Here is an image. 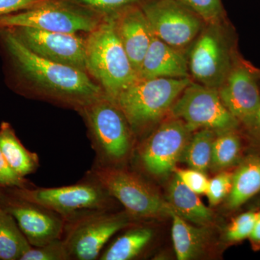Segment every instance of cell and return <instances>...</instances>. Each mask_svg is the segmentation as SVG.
Segmentation results:
<instances>
[{"mask_svg": "<svg viewBox=\"0 0 260 260\" xmlns=\"http://www.w3.org/2000/svg\"><path fill=\"white\" fill-rule=\"evenodd\" d=\"M0 37L17 74L39 96L80 111L106 95L87 72L38 56L11 29L0 28Z\"/></svg>", "mask_w": 260, "mask_h": 260, "instance_id": "obj_1", "label": "cell"}, {"mask_svg": "<svg viewBox=\"0 0 260 260\" xmlns=\"http://www.w3.org/2000/svg\"><path fill=\"white\" fill-rule=\"evenodd\" d=\"M85 70L114 102L139 79L118 37L112 17L89 32L85 40Z\"/></svg>", "mask_w": 260, "mask_h": 260, "instance_id": "obj_2", "label": "cell"}, {"mask_svg": "<svg viewBox=\"0 0 260 260\" xmlns=\"http://www.w3.org/2000/svg\"><path fill=\"white\" fill-rule=\"evenodd\" d=\"M191 82L189 78L138 79L119 94L114 102L132 129H144L170 112Z\"/></svg>", "mask_w": 260, "mask_h": 260, "instance_id": "obj_3", "label": "cell"}, {"mask_svg": "<svg viewBox=\"0 0 260 260\" xmlns=\"http://www.w3.org/2000/svg\"><path fill=\"white\" fill-rule=\"evenodd\" d=\"M91 175L108 194L120 202L132 217H170L174 211L167 201L135 173L98 164L92 170Z\"/></svg>", "mask_w": 260, "mask_h": 260, "instance_id": "obj_4", "label": "cell"}, {"mask_svg": "<svg viewBox=\"0 0 260 260\" xmlns=\"http://www.w3.org/2000/svg\"><path fill=\"white\" fill-rule=\"evenodd\" d=\"M206 24L191 44L188 68L195 83L218 89L226 79L237 56L223 25Z\"/></svg>", "mask_w": 260, "mask_h": 260, "instance_id": "obj_5", "label": "cell"}, {"mask_svg": "<svg viewBox=\"0 0 260 260\" xmlns=\"http://www.w3.org/2000/svg\"><path fill=\"white\" fill-rule=\"evenodd\" d=\"M80 112L88 124L98 160L116 162L128 156L132 148V129L112 99L104 95Z\"/></svg>", "mask_w": 260, "mask_h": 260, "instance_id": "obj_6", "label": "cell"}, {"mask_svg": "<svg viewBox=\"0 0 260 260\" xmlns=\"http://www.w3.org/2000/svg\"><path fill=\"white\" fill-rule=\"evenodd\" d=\"M12 194L16 199L54 212L68 221L87 214L104 211L110 196L93 179L61 187H15Z\"/></svg>", "mask_w": 260, "mask_h": 260, "instance_id": "obj_7", "label": "cell"}, {"mask_svg": "<svg viewBox=\"0 0 260 260\" xmlns=\"http://www.w3.org/2000/svg\"><path fill=\"white\" fill-rule=\"evenodd\" d=\"M99 24L90 13L57 0H43L28 9L0 17V28L30 27L68 34L90 32Z\"/></svg>", "mask_w": 260, "mask_h": 260, "instance_id": "obj_8", "label": "cell"}, {"mask_svg": "<svg viewBox=\"0 0 260 260\" xmlns=\"http://www.w3.org/2000/svg\"><path fill=\"white\" fill-rule=\"evenodd\" d=\"M130 217L125 213L95 212L70 220L64 240L69 259H99L104 246L121 229L129 226Z\"/></svg>", "mask_w": 260, "mask_h": 260, "instance_id": "obj_9", "label": "cell"}, {"mask_svg": "<svg viewBox=\"0 0 260 260\" xmlns=\"http://www.w3.org/2000/svg\"><path fill=\"white\" fill-rule=\"evenodd\" d=\"M172 117L184 121L193 129H237L240 123L228 111L218 89L191 82L170 109Z\"/></svg>", "mask_w": 260, "mask_h": 260, "instance_id": "obj_10", "label": "cell"}, {"mask_svg": "<svg viewBox=\"0 0 260 260\" xmlns=\"http://www.w3.org/2000/svg\"><path fill=\"white\" fill-rule=\"evenodd\" d=\"M142 10L154 35L181 50L191 45L203 28V20L177 0H151Z\"/></svg>", "mask_w": 260, "mask_h": 260, "instance_id": "obj_11", "label": "cell"}, {"mask_svg": "<svg viewBox=\"0 0 260 260\" xmlns=\"http://www.w3.org/2000/svg\"><path fill=\"white\" fill-rule=\"evenodd\" d=\"M194 132L177 118L162 122L140 149V160L147 172L154 176L174 172Z\"/></svg>", "mask_w": 260, "mask_h": 260, "instance_id": "obj_12", "label": "cell"}, {"mask_svg": "<svg viewBox=\"0 0 260 260\" xmlns=\"http://www.w3.org/2000/svg\"><path fill=\"white\" fill-rule=\"evenodd\" d=\"M259 72L237 56L230 73L218 89L228 111L251 130L260 105Z\"/></svg>", "mask_w": 260, "mask_h": 260, "instance_id": "obj_13", "label": "cell"}, {"mask_svg": "<svg viewBox=\"0 0 260 260\" xmlns=\"http://www.w3.org/2000/svg\"><path fill=\"white\" fill-rule=\"evenodd\" d=\"M10 29L38 56L86 72L85 40L76 34L47 31L30 27Z\"/></svg>", "mask_w": 260, "mask_h": 260, "instance_id": "obj_14", "label": "cell"}, {"mask_svg": "<svg viewBox=\"0 0 260 260\" xmlns=\"http://www.w3.org/2000/svg\"><path fill=\"white\" fill-rule=\"evenodd\" d=\"M15 200L4 210L14 218L30 245L38 247L61 239L64 229L62 217L40 205Z\"/></svg>", "mask_w": 260, "mask_h": 260, "instance_id": "obj_15", "label": "cell"}, {"mask_svg": "<svg viewBox=\"0 0 260 260\" xmlns=\"http://www.w3.org/2000/svg\"><path fill=\"white\" fill-rule=\"evenodd\" d=\"M113 16L116 31L138 76V72L154 37L142 8L129 5Z\"/></svg>", "mask_w": 260, "mask_h": 260, "instance_id": "obj_16", "label": "cell"}, {"mask_svg": "<svg viewBox=\"0 0 260 260\" xmlns=\"http://www.w3.org/2000/svg\"><path fill=\"white\" fill-rule=\"evenodd\" d=\"M187 57L154 35L138 72L139 79L189 78Z\"/></svg>", "mask_w": 260, "mask_h": 260, "instance_id": "obj_17", "label": "cell"}, {"mask_svg": "<svg viewBox=\"0 0 260 260\" xmlns=\"http://www.w3.org/2000/svg\"><path fill=\"white\" fill-rule=\"evenodd\" d=\"M167 202L174 213L186 221L200 226L208 227L213 223V211L176 174L169 184Z\"/></svg>", "mask_w": 260, "mask_h": 260, "instance_id": "obj_18", "label": "cell"}, {"mask_svg": "<svg viewBox=\"0 0 260 260\" xmlns=\"http://www.w3.org/2000/svg\"><path fill=\"white\" fill-rule=\"evenodd\" d=\"M170 217L173 244L177 259H192L203 254L210 240L208 227L191 225L174 211Z\"/></svg>", "mask_w": 260, "mask_h": 260, "instance_id": "obj_19", "label": "cell"}, {"mask_svg": "<svg viewBox=\"0 0 260 260\" xmlns=\"http://www.w3.org/2000/svg\"><path fill=\"white\" fill-rule=\"evenodd\" d=\"M260 192V157L250 155L233 173L232 186L227 197L230 209H237Z\"/></svg>", "mask_w": 260, "mask_h": 260, "instance_id": "obj_20", "label": "cell"}, {"mask_svg": "<svg viewBox=\"0 0 260 260\" xmlns=\"http://www.w3.org/2000/svg\"><path fill=\"white\" fill-rule=\"evenodd\" d=\"M0 150L10 167L20 177H26L39 167L37 154L24 147L8 122H3L0 125Z\"/></svg>", "mask_w": 260, "mask_h": 260, "instance_id": "obj_21", "label": "cell"}, {"mask_svg": "<svg viewBox=\"0 0 260 260\" xmlns=\"http://www.w3.org/2000/svg\"><path fill=\"white\" fill-rule=\"evenodd\" d=\"M153 231L148 227H135L116 238L105 251L101 260H129L137 257L150 242Z\"/></svg>", "mask_w": 260, "mask_h": 260, "instance_id": "obj_22", "label": "cell"}, {"mask_svg": "<svg viewBox=\"0 0 260 260\" xmlns=\"http://www.w3.org/2000/svg\"><path fill=\"white\" fill-rule=\"evenodd\" d=\"M31 246L14 218L0 207V260H20Z\"/></svg>", "mask_w": 260, "mask_h": 260, "instance_id": "obj_23", "label": "cell"}, {"mask_svg": "<svg viewBox=\"0 0 260 260\" xmlns=\"http://www.w3.org/2000/svg\"><path fill=\"white\" fill-rule=\"evenodd\" d=\"M237 130L216 132L210 166L212 172H223L239 162L242 154V141Z\"/></svg>", "mask_w": 260, "mask_h": 260, "instance_id": "obj_24", "label": "cell"}, {"mask_svg": "<svg viewBox=\"0 0 260 260\" xmlns=\"http://www.w3.org/2000/svg\"><path fill=\"white\" fill-rule=\"evenodd\" d=\"M215 135L216 132L209 129H200L191 135L180 161L185 162L191 169L206 172L211 162Z\"/></svg>", "mask_w": 260, "mask_h": 260, "instance_id": "obj_25", "label": "cell"}, {"mask_svg": "<svg viewBox=\"0 0 260 260\" xmlns=\"http://www.w3.org/2000/svg\"><path fill=\"white\" fill-rule=\"evenodd\" d=\"M199 16L205 23H220L223 10L221 0H177Z\"/></svg>", "mask_w": 260, "mask_h": 260, "instance_id": "obj_26", "label": "cell"}, {"mask_svg": "<svg viewBox=\"0 0 260 260\" xmlns=\"http://www.w3.org/2000/svg\"><path fill=\"white\" fill-rule=\"evenodd\" d=\"M69 259L64 241L56 239L49 244L28 249L20 260H66Z\"/></svg>", "mask_w": 260, "mask_h": 260, "instance_id": "obj_27", "label": "cell"}, {"mask_svg": "<svg viewBox=\"0 0 260 260\" xmlns=\"http://www.w3.org/2000/svg\"><path fill=\"white\" fill-rule=\"evenodd\" d=\"M258 212H246L234 219L226 230V239L232 242L249 239L257 218Z\"/></svg>", "mask_w": 260, "mask_h": 260, "instance_id": "obj_28", "label": "cell"}, {"mask_svg": "<svg viewBox=\"0 0 260 260\" xmlns=\"http://www.w3.org/2000/svg\"><path fill=\"white\" fill-rule=\"evenodd\" d=\"M233 173L220 172L209 180L205 194L208 197L210 207H215L227 198L232 186Z\"/></svg>", "mask_w": 260, "mask_h": 260, "instance_id": "obj_29", "label": "cell"}, {"mask_svg": "<svg viewBox=\"0 0 260 260\" xmlns=\"http://www.w3.org/2000/svg\"><path fill=\"white\" fill-rule=\"evenodd\" d=\"M174 172L181 181L196 194L199 195L206 193L209 179L205 173L191 168L185 169L177 167Z\"/></svg>", "mask_w": 260, "mask_h": 260, "instance_id": "obj_30", "label": "cell"}, {"mask_svg": "<svg viewBox=\"0 0 260 260\" xmlns=\"http://www.w3.org/2000/svg\"><path fill=\"white\" fill-rule=\"evenodd\" d=\"M77 4L89 7L93 9L107 12H117L118 10L135 5L139 0H70Z\"/></svg>", "mask_w": 260, "mask_h": 260, "instance_id": "obj_31", "label": "cell"}, {"mask_svg": "<svg viewBox=\"0 0 260 260\" xmlns=\"http://www.w3.org/2000/svg\"><path fill=\"white\" fill-rule=\"evenodd\" d=\"M26 184L25 177H20L13 170L0 150V186L25 187Z\"/></svg>", "mask_w": 260, "mask_h": 260, "instance_id": "obj_32", "label": "cell"}, {"mask_svg": "<svg viewBox=\"0 0 260 260\" xmlns=\"http://www.w3.org/2000/svg\"><path fill=\"white\" fill-rule=\"evenodd\" d=\"M43 0H0V17L31 8Z\"/></svg>", "mask_w": 260, "mask_h": 260, "instance_id": "obj_33", "label": "cell"}, {"mask_svg": "<svg viewBox=\"0 0 260 260\" xmlns=\"http://www.w3.org/2000/svg\"><path fill=\"white\" fill-rule=\"evenodd\" d=\"M249 240L254 248L260 247V212H258L257 218H256L255 224L253 228Z\"/></svg>", "mask_w": 260, "mask_h": 260, "instance_id": "obj_34", "label": "cell"}, {"mask_svg": "<svg viewBox=\"0 0 260 260\" xmlns=\"http://www.w3.org/2000/svg\"><path fill=\"white\" fill-rule=\"evenodd\" d=\"M251 131L254 132L256 134L260 135V105L256 112L255 120H254V125Z\"/></svg>", "mask_w": 260, "mask_h": 260, "instance_id": "obj_35", "label": "cell"}, {"mask_svg": "<svg viewBox=\"0 0 260 260\" xmlns=\"http://www.w3.org/2000/svg\"><path fill=\"white\" fill-rule=\"evenodd\" d=\"M259 79H260V72H259Z\"/></svg>", "mask_w": 260, "mask_h": 260, "instance_id": "obj_36", "label": "cell"}]
</instances>
